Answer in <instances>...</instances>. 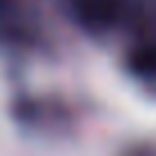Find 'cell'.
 Returning <instances> with one entry per match:
<instances>
[{
	"mask_svg": "<svg viewBox=\"0 0 156 156\" xmlns=\"http://www.w3.org/2000/svg\"><path fill=\"white\" fill-rule=\"evenodd\" d=\"M129 67L142 78H156V46H140L131 53Z\"/></svg>",
	"mask_w": 156,
	"mask_h": 156,
	"instance_id": "6da1fadb",
	"label": "cell"
}]
</instances>
